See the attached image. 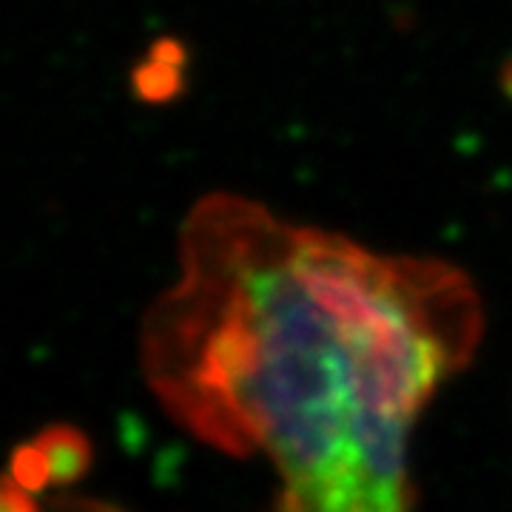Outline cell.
I'll use <instances>...</instances> for the list:
<instances>
[{
	"mask_svg": "<svg viewBox=\"0 0 512 512\" xmlns=\"http://www.w3.org/2000/svg\"><path fill=\"white\" fill-rule=\"evenodd\" d=\"M501 89H504V94L512 100V57L501 66Z\"/></svg>",
	"mask_w": 512,
	"mask_h": 512,
	"instance_id": "obj_5",
	"label": "cell"
},
{
	"mask_svg": "<svg viewBox=\"0 0 512 512\" xmlns=\"http://www.w3.org/2000/svg\"><path fill=\"white\" fill-rule=\"evenodd\" d=\"M89 464V444L74 430H49L15 456L9 476L29 487L32 493L49 481H69Z\"/></svg>",
	"mask_w": 512,
	"mask_h": 512,
	"instance_id": "obj_2",
	"label": "cell"
},
{
	"mask_svg": "<svg viewBox=\"0 0 512 512\" xmlns=\"http://www.w3.org/2000/svg\"><path fill=\"white\" fill-rule=\"evenodd\" d=\"M0 512H37L32 490L23 487L12 476H6V481H3V498H0Z\"/></svg>",
	"mask_w": 512,
	"mask_h": 512,
	"instance_id": "obj_4",
	"label": "cell"
},
{
	"mask_svg": "<svg viewBox=\"0 0 512 512\" xmlns=\"http://www.w3.org/2000/svg\"><path fill=\"white\" fill-rule=\"evenodd\" d=\"M185 46L174 37H160L151 43L143 63L131 72V89L143 103H168L183 92Z\"/></svg>",
	"mask_w": 512,
	"mask_h": 512,
	"instance_id": "obj_3",
	"label": "cell"
},
{
	"mask_svg": "<svg viewBox=\"0 0 512 512\" xmlns=\"http://www.w3.org/2000/svg\"><path fill=\"white\" fill-rule=\"evenodd\" d=\"M177 262L140 325L165 413L220 453L262 458L279 512H413V427L481 345L473 279L234 191L188 208Z\"/></svg>",
	"mask_w": 512,
	"mask_h": 512,
	"instance_id": "obj_1",
	"label": "cell"
}]
</instances>
